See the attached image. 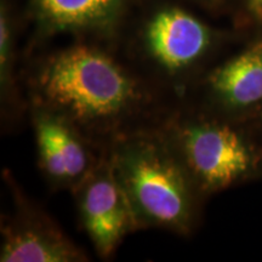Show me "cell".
<instances>
[{
  "instance_id": "obj_3",
  "label": "cell",
  "mask_w": 262,
  "mask_h": 262,
  "mask_svg": "<svg viewBox=\"0 0 262 262\" xmlns=\"http://www.w3.org/2000/svg\"><path fill=\"white\" fill-rule=\"evenodd\" d=\"M166 137L198 191H217L250 171L254 157L237 131L199 118L183 117L170 123Z\"/></svg>"
},
{
  "instance_id": "obj_6",
  "label": "cell",
  "mask_w": 262,
  "mask_h": 262,
  "mask_svg": "<svg viewBox=\"0 0 262 262\" xmlns=\"http://www.w3.org/2000/svg\"><path fill=\"white\" fill-rule=\"evenodd\" d=\"M145 48L168 74H181L194 66L211 44V32L201 19L179 8L157 11L147 22Z\"/></svg>"
},
{
  "instance_id": "obj_2",
  "label": "cell",
  "mask_w": 262,
  "mask_h": 262,
  "mask_svg": "<svg viewBox=\"0 0 262 262\" xmlns=\"http://www.w3.org/2000/svg\"><path fill=\"white\" fill-rule=\"evenodd\" d=\"M108 159L139 228L191 232L199 191L163 133L119 136Z\"/></svg>"
},
{
  "instance_id": "obj_7",
  "label": "cell",
  "mask_w": 262,
  "mask_h": 262,
  "mask_svg": "<svg viewBox=\"0 0 262 262\" xmlns=\"http://www.w3.org/2000/svg\"><path fill=\"white\" fill-rule=\"evenodd\" d=\"M34 133L39 163L55 185L74 188L97 164L84 142V134L56 113L38 107Z\"/></svg>"
},
{
  "instance_id": "obj_5",
  "label": "cell",
  "mask_w": 262,
  "mask_h": 262,
  "mask_svg": "<svg viewBox=\"0 0 262 262\" xmlns=\"http://www.w3.org/2000/svg\"><path fill=\"white\" fill-rule=\"evenodd\" d=\"M2 262H77L86 255L44 212L25 201L2 228Z\"/></svg>"
},
{
  "instance_id": "obj_8",
  "label": "cell",
  "mask_w": 262,
  "mask_h": 262,
  "mask_svg": "<svg viewBox=\"0 0 262 262\" xmlns=\"http://www.w3.org/2000/svg\"><path fill=\"white\" fill-rule=\"evenodd\" d=\"M33 12L45 31L84 32L112 28L123 0H31Z\"/></svg>"
},
{
  "instance_id": "obj_9",
  "label": "cell",
  "mask_w": 262,
  "mask_h": 262,
  "mask_svg": "<svg viewBox=\"0 0 262 262\" xmlns=\"http://www.w3.org/2000/svg\"><path fill=\"white\" fill-rule=\"evenodd\" d=\"M211 90L221 102L245 108L262 100V40L232 58L210 75Z\"/></svg>"
},
{
  "instance_id": "obj_4",
  "label": "cell",
  "mask_w": 262,
  "mask_h": 262,
  "mask_svg": "<svg viewBox=\"0 0 262 262\" xmlns=\"http://www.w3.org/2000/svg\"><path fill=\"white\" fill-rule=\"evenodd\" d=\"M74 189L81 224L91 243L101 257L111 256L139 225L108 157L97 162Z\"/></svg>"
},
{
  "instance_id": "obj_10",
  "label": "cell",
  "mask_w": 262,
  "mask_h": 262,
  "mask_svg": "<svg viewBox=\"0 0 262 262\" xmlns=\"http://www.w3.org/2000/svg\"><path fill=\"white\" fill-rule=\"evenodd\" d=\"M14 61V34L8 8L2 4L0 10V84L2 94L9 95L11 88V70Z\"/></svg>"
},
{
  "instance_id": "obj_1",
  "label": "cell",
  "mask_w": 262,
  "mask_h": 262,
  "mask_svg": "<svg viewBox=\"0 0 262 262\" xmlns=\"http://www.w3.org/2000/svg\"><path fill=\"white\" fill-rule=\"evenodd\" d=\"M39 107L64 118L81 133L113 129L143 102L139 81L112 56L90 45H73L39 68Z\"/></svg>"
},
{
  "instance_id": "obj_11",
  "label": "cell",
  "mask_w": 262,
  "mask_h": 262,
  "mask_svg": "<svg viewBox=\"0 0 262 262\" xmlns=\"http://www.w3.org/2000/svg\"><path fill=\"white\" fill-rule=\"evenodd\" d=\"M249 8L257 18H262V0H249Z\"/></svg>"
}]
</instances>
